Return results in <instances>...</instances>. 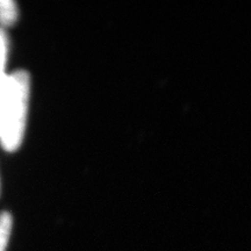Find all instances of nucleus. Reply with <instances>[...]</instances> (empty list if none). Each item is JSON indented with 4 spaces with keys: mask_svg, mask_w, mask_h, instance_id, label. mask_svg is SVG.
Masks as SVG:
<instances>
[{
    "mask_svg": "<svg viewBox=\"0 0 251 251\" xmlns=\"http://www.w3.org/2000/svg\"><path fill=\"white\" fill-rule=\"evenodd\" d=\"M18 8L12 0H0V24L11 26L17 21Z\"/></svg>",
    "mask_w": 251,
    "mask_h": 251,
    "instance_id": "f03ea898",
    "label": "nucleus"
},
{
    "mask_svg": "<svg viewBox=\"0 0 251 251\" xmlns=\"http://www.w3.org/2000/svg\"><path fill=\"white\" fill-rule=\"evenodd\" d=\"M6 55H7V37L4 30L0 29V75L4 74Z\"/></svg>",
    "mask_w": 251,
    "mask_h": 251,
    "instance_id": "20e7f679",
    "label": "nucleus"
},
{
    "mask_svg": "<svg viewBox=\"0 0 251 251\" xmlns=\"http://www.w3.org/2000/svg\"><path fill=\"white\" fill-rule=\"evenodd\" d=\"M29 89L26 71L0 75V142L8 151L18 149L24 140Z\"/></svg>",
    "mask_w": 251,
    "mask_h": 251,
    "instance_id": "f257e3e1",
    "label": "nucleus"
},
{
    "mask_svg": "<svg viewBox=\"0 0 251 251\" xmlns=\"http://www.w3.org/2000/svg\"><path fill=\"white\" fill-rule=\"evenodd\" d=\"M12 229V216L9 213L0 214V251H5L7 247Z\"/></svg>",
    "mask_w": 251,
    "mask_h": 251,
    "instance_id": "7ed1b4c3",
    "label": "nucleus"
}]
</instances>
